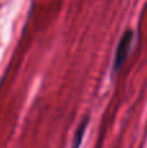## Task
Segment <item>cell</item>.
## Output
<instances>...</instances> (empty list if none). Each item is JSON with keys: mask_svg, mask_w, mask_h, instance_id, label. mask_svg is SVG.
<instances>
[{"mask_svg": "<svg viewBox=\"0 0 147 148\" xmlns=\"http://www.w3.org/2000/svg\"><path fill=\"white\" fill-rule=\"evenodd\" d=\"M133 36H134V34H133L132 30H126L124 34H122L121 39H120L119 44H117L116 53H115V61H113V69L115 70H119L120 68L122 66V64L125 62V60H126L130 46H132Z\"/></svg>", "mask_w": 147, "mask_h": 148, "instance_id": "1", "label": "cell"}, {"mask_svg": "<svg viewBox=\"0 0 147 148\" xmlns=\"http://www.w3.org/2000/svg\"><path fill=\"white\" fill-rule=\"evenodd\" d=\"M89 117H85V120L81 122V125L78 126V129L76 130L74 133V136H73V144H72V148H80L81 144H82V139H83V135L86 133V129L89 126Z\"/></svg>", "mask_w": 147, "mask_h": 148, "instance_id": "2", "label": "cell"}]
</instances>
